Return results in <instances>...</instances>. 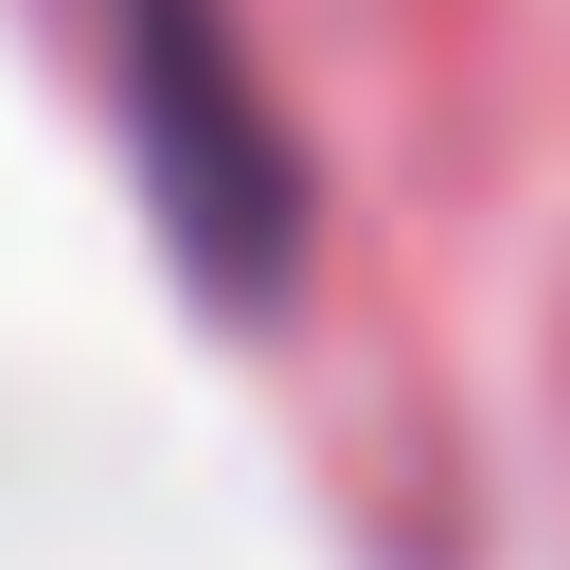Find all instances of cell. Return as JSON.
<instances>
[{
    "mask_svg": "<svg viewBox=\"0 0 570 570\" xmlns=\"http://www.w3.org/2000/svg\"><path fill=\"white\" fill-rule=\"evenodd\" d=\"M107 18H125V107H142V142H160L178 232H196L232 285H267V249H285V160H267L232 0H107Z\"/></svg>",
    "mask_w": 570,
    "mask_h": 570,
    "instance_id": "1",
    "label": "cell"
}]
</instances>
